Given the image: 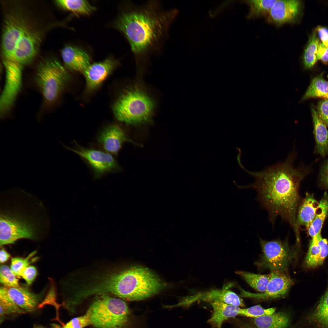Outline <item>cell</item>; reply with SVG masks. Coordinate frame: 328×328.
Segmentation results:
<instances>
[{
    "label": "cell",
    "instance_id": "obj_1",
    "mask_svg": "<svg viewBox=\"0 0 328 328\" xmlns=\"http://www.w3.org/2000/svg\"><path fill=\"white\" fill-rule=\"evenodd\" d=\"M128 5L117 19L115 26L128 42L137 73L142 75L150 56L161 50L178 12L175 9H165L157 1Z\"/></svg>",
    "mask_w": 328,
    "mask_h": 328
},
{
    "label": "cell",
    "instance_id": "obj_2",
    "mask_svg": "<svg viewBox=\"0 0 328 328\" xmlns=\"http://www.w3.org/2000/svg\"><path fill=\"white\" fill-rule=\"evenodd\" d=\"M296 155L293 150L285 161L259 172L250 171L240 166L252 176L254 181L245 188L254 189L258 199L267 211L270 221L273 224L280 217L292 227L296 235L299 228L297 216L299 200L300 183L307 172L302 167H294L293 163Z\"/></svg>",
    "mask_w": 328,
    "mask_h": 328
},
{
    "label": "cell",
    "instance_id": "obj_3",
    "mask_svg": "<svg viewBox=\"0 0 328 328\" xmlns=\"http://www.w3.org/2000/svg\"><path fill=\"white\" fill-rule=\"evenodd\" d=\"M50 224L45 207L33 195L18 188L1 193V246L22 239H39L49 232Z\"/></svg>",
    "mask_w": 328,
    "mask_h": 328
},
{
    "label": "cell",
    "instance_id": "obj_4",
    "mask_svg": "<svg viewBox=\"0 0 328 328\" xmlns=\"http://www.w3.org/2000/svg\"><path fill=\"white\" fill-rule=\"evenodd\" d=\"M166 284L149 269L139 265L113 269L96 276L93 289L96 294H111L123 300H144L160 292Z\"/></svg>",
    "mask_w": 328,
    "mask_h": 328
},
{
    "label": "cell",
    "instance_id": "obj_5",
    "mask_svg": "<svg viewBox=\"0 0 328 328\" xmlns=\"http://www.w3.org/2000/svg\"><path fill=\"white\" fill-rule=\"evenodd\" d=\"M141 79L124 90L114 104V116L120 121L132 125L152 122L156 102Z\"/></svg>",
    "mask_w": 328,
    "mask_h": 328
},
{
    "label": "cell",
    "instance_id": "obj_6",
    "mask_svg": "<svg viewBox=\"0 0 328 328\" xmlns=\"http://www.w3.org/2000/svg\"><path fill=\"white\" fill-rule=\"evenodd\" d=\"M88 310L94 328H132L135 316L123 299L107 294H97Z\"/></svg>",
    "mask_w": 328,
    "mask_h": 328
},
{
    "label": "cell",
    "instance_id": "obj_7",
    "mask_svg": "<svg viewBox=\"0 0 328 328\" xmlns=\"http://www.w3.org/2000/svg\"><path fill=\"white\" fill-rule=\"evenodd\" d=\"M70 78L65 68L56 59L43 61L38 66L34 76L45 102L50 104L57 101Z\"/></svg>",
    "mask_w": 328,
    "mask_h": 328
},
{
    "label": "cell",
    "instance_id": "obj_8",
    "mask_svg": "<svg viewBox=\"0 0 328 328\" xmlns=\"http://www.w3.org/2000/svg\"><path fill=\"white\" fill-rule=\"evenodd\" d=\"M260 243L262 253L257 265L271 271L287 272L296 254L295 250L289 246L287 240L268 241L260 238Z\"/></svg>",
    "mask_w": 328,
    "mask_h": 328
},
{
    "label": "cell",
    "instance_id": "obj_9",
    "mask_svg": "<svg viewBox=\"0 0 328 328\" xmlns=\"http://www.w3.org/2000/svg\"><path fill=\"white\" fill-rule=\"evenodd\" d=\"M29 27L27 20L20 12L7 14L4 20L2 39L3 60H12L17 44Z\"/></svg>",
    "mask_w": 328,
    "mask_h": 328
},
{
    "label": "cell",
    "instance_id": "obj_10",
    "mask_svg": "<svg viewBox=\"0 0 328 328\" xmlns=\"http://www.w3.org/2000/svg\"><path fill=\"white\" fill-rule=\"evenodd\" d=\"M5 80L0 101L1 117H4L12 109L20 90L22 81V66L14 61L3 60Z\"/></svg>",
    "mask_w": 328,
    "mask_h": 328
},
{
    "label": "cell",
    "instance_id": "obj_11",
    "mask_svg": "<svg viewBox=\"0 0 328 328\" xmlns=\"http://www.w3.org/2000/svg\"><path fill=\"white\" fill-rule=\"evenodd\" d=\"M62 144L65 148L75 152L85 160L93 170L95 178L120 170L116 160L112 154L107 152L84 148L77 144V148H72Z\"/></svg>",
    "mask_w": 328,
    "mask_h": 328
},
{
    "label": "cell",
    "instance_id": "obj_12",
    "mask_svg": "<svg viewBox=\"0 0 328 328\" xmlns=\"http://www.w3.org/2000/svg\"><path fill=\"white\" fill-rule=\"evenodd\" d=\"M270 275V278L265 292L254 293L239 287L240 296L244 297L263 299H277L284 296L293 284L292 280L285 272L272 271Z\"/></svg>",
    "mask_w": 328,
    "mask_h": 328
},
{
    "label": "cell",
    "instance_id": "obj_13",
    "mask_svg": "<svg viewBox=\"0 0 328 328\" xmlns=\"http://www.w3.org/2000/svg\"><path fill=\"white\" fill-rule=\"evenodd\" d=\"M204 301L210 303L219 301L238 306H244L243 300L235 293L226 289H212L200 292L191 295L182 297L177 304L166 306L167 308L179 306L187 307L197 301Z\"/></svg>",
    "mask_w": 328,
    "mask_h": 328
},
{
    "label": "cell",
    "instance_id": "obj_14",
    "mask_svg": "<svg viewBox=\"0 0 328 328\" xmlns=\"http://www.w3.org/2000/svg\"><path fill=\"white\" fill-rule=\"evenodd\" d=\"M302 9L299 0H276L266 17L267 21L277 26L295 23L299 19Z\"/></svg>",
    "mask_w": 328,
    "mask_h": 328
},
{
    "label": "cell",
    "instance_id": "obj_15",
    "mask_svg": "<svg viewBox=\"0 0 328 328\" xmlns=\"http://www.w3.org/2000/svg\"><path fill=\"white\" fill-rule=\"evenodd\" d=\"M41 40V33L29 27L19 40L12 61L22 66L29 63L36 54Z\"/></svg>",
    "mask_w": 328,
    "mask_h": 328
},
{
    "label": "cell",
    "instance_id": "obj_16",
    "mask_svg": "<svg viewBox=\"0 0 328 328\" xmlns=\"http://www.w3.org/2000/svg\"><path fill=\"white\" fill-rule=\"evenodd\" d=\"M97 140L105 152L113 155L118 153L125 142L138 144L130 139L123 129L116 125L105 128L98 135Z\"/></svg>",
    "mask_w": 328,
    "mask_h": 328
},
{
    "label": "cell",
    "instance_id": "obj_17",
    "mask_svg": "<svg viewBox=\"0 0 328 328\" xmlns=\"http://www.w3.org/2000/svg\"><path fill=\"white\" fill-rule=\"evenodd\" d=\"M118 63L114 60L108 58L101 62L90 64L82 73L85 78L88 90H92L98 87Z\"/></svg>",
    "mask_w": 328,
    "mask_h": 328
},
{
    "label": "cell",
    "instance_id": "obj_18",
    "mask_svg": "<svg viewBox=\"0 0 328 328\" xmlns=\"http://www.w3.org/2000/svg\"><path fill=\"white\" fill-rule=\"evenodd\" d=\"M6 289L11 299L26 312L34 311L41 301L42 294H35L27 288L6 287Z\"/></svg>",
    "mask_w": 328,
    "mask_h": 328
},
{
    "label": "cell",
    "instance_id": "obj_19",
    "mask_svg": "<svg viewBox=\"0 0 328 328\" xmlns=\"http://www.w3.org/2000/svg\"><path fill=\"white\" fill-rule=\"evenodd\" d=\"M61 56L65 66L71 70L83 73L90 64L89 55L76 46H65L62 50Z\"/></svg>",
    "mask_w": 328,
    "mask_h": 328
},
{
    "label": "cell",
    "instance_id": "obj_20",
    "mask_svg": "<svg viewBox=\"0 0 328 328\" xmlns=\"http://www.w3.org/2000/svg\"><path fill=\"white\" fill-rule=\"evenodd\" d=\"M328 255V242L321 235L312 238L306 259L307 267L314 268L321 265Z\"/></svg>",
    "mask_w": 328,
    "mask_h": 328
},
{
    "label": "cell",
    "instance_id": "obj_21",
    "mask_svg": "<svg viewBox=\"0 0 328 328\" xmlns=\"http://www.w3.org/2000/svg\"><path fill=\"white\" fill-rule=\"evenodd\" d=\"M213 312L208 322L214 328H221L224 321L229 318L240 315L241 308L239 306L215 301L210 303Z\"/></svg>",
    "mask_w": 328,
    "mask_h": 328
},
{
    "label": "cell",
    "instance_id": "obj_22",
    "mask_svg": "<svg viewBox=\"0 0 328 328\" xmlns=\"http://www.w3.org/2000/svg\"><path fill=\"white\" fill-rule=\"evenodd\" d=\"M307 321L310 328H328V288L316 306L309 312Z\"/></svg>",
    "mask_w": 328,
    "mask_h": 328
},
{
    "label": "cell",
    "instance_id": "obj_23",
    "mask_svg": "<svg viewBox=\"0 0 328 328\" xmlns=\"http://www.w3.org/2000/svg\"><path fill=\"white\" fill-rule=\"evenodd\" d=\"M319 204L313 195L306 193L298 209L297 223L299 228L302 226L308 229L314 218Z\"/></svg>",
    "mask_w": 328,
    "mask_h": 328
},
{
    "label": "cell",
    "instance_id": "obj_24",
    "mask_svg": "<svg viewBox=\"0 0 328 328\" xmlns=\"http://www.w3.org/2000/svg\"><path fill=\"white\" fill-rule=\"evenodd\" d=\"M312 114L316 151L321 155L324 157L328 154V131L326 125L319 118L314 108H312Z\"/></svg>",
    "mask_w": 328,
    "mask_h": 328
},
{
    "label": "cell",
    "instance_id": "obj_25",
    "mask_svg": "<svg viewBox=\"0 0 328 328\" xmlns=\"http://www.w3.org/2000/svg\"><path fill=\"white\" fill-rule=\"evenodd\" d=\"M290 321L289 314L284 311L254 318V323L258 328H288Z\"/></svg>",
    "mask_w": 328,
    "mask_h": 328
},
{
    "label": "cell",
    "instance_id": "obj_26",
    "mask_svg": "<svg viewBox=\"0 0 328 328\" xmlns=\"http://www.w3.org/2000/svg\"><path fill=\"white\" fill-rule=\"evenodd\" d=\"M26 313L10 298L7 292L6 287H1L0 289L1 323L6 316H15Z\"/></svg>",
    "mask_w": 328,
    "mask_h": 328
},
{
    "label": "cell",
    "instance_id": "obj_27",
    "mask_svg": "<svg viewBox=\"0 0 328 328\" xmlns=\"http://www.w3.org/2000/svg\"><path fill=\"white\" fill-rule=\"evenodd\" d=\"M328 214V196L326 193L319 202L313 220L308 230L309 235L313 238L321 233V229Z\"/></svg>",
    "mask_w": 328,
    "mask_h": 328
},
{
    "label": "cell",
    "instance_id": "obj_28",
    "mask_svg": "<svg viewBox=\"0 0 328 328\" xmlns=\"http://www.w3.org/2000/svg\"><path fill=\"white\" fill-rule=\"evenodd\" d=\"M319 43L316 30L315 29L309 37L302 56L303 63L305 68H311L318 60L317 55Z\"/></svg>",
    "mask_w": 328,
    "mask_h": 328
},
{
    "label": "cell",
    "instance_id": "obj_29",
    "mask_svg": "<svg viewBox=\"0 0 328 328\" xmlns=\"http://www.w3.org/2000/svg\"><path fill=\"white\" fill-rule=\"evenodd\" d=\"M56 2L63 9L80 15H89L96 10V8L86 0H60Z\"/></svg>",
    "mask_w": 328,
    "mask_h": 328
},
{
    "label": "cell",
    "instance_id": "obj_30",
    "mask_svg": "<svg viewBox=\"0 0 328 328\" xmlns=\"http://www.w3.org/2000/svg\"><path fill=\"white\" fill-rule=\"evenodd\" d=\"M276 0H250L245 1L248 5L249 11L247 17L252 19L267 17Z\"/></svg>",
    "mask_w": 328,
    "mask_h": 328
},
{
    "label": "cell",
    "instance_id": "obj_31",
    "mask_svg": "<svg viewBox=\"0 0 328 328\" xmlns=\"http://www.w3.org/2000/svg\"><path fill=\"white\" fill-rule=\"evenodd\" d=\"M235 273L257 291L263 292L266 290L270 277V274H257L244 271H236Z\"/></svg>",
    "mask_w": 328,
    "mask_h": 328
},
{
    "label": "cell",
    "instance_id": "obj_32",
    "mask_svg": "<svg viewBox=\"0 0 328 328\" xmlns=\"http://www.w3.org/2000/svg\"><path fill=\"white\" fill-rule=\"evenodd\" d=\"M328 94V82L322 75L315 77L303 96L302 100L311 97L324 98Z\"/></svg>",
    "mask_w": 328,
    "mask_h": 328
},
{
    "label": "cell",
    "instance_id": "obj_33",
    "mask_svg": "<svg viewBox=\"0 0 328 328\" xmlns=\"http://www.w3.org/2000/svg\"><path fill=\"white\" fill-rule=\"evenodd\" d=\"M36 253V251H34L26 258L15 257L12 259L10 268L17 277H21L22 272L32 262L31 259Z\"/></svg>",
    "mask_w": 328,
    "mask_h": 328
},
{
    "label": "cell",
    "instance_id": "obj_34",
    "mask_svg": "<svg viewBox=\"0 0 328 328\" xmlns=\"http://www.w3.org/2000/svg\"><path fill=\"white\" fill-rule=\"evenodd\" d=\"M51 325L53 328H84L91 325L90 314L87 310L84 315L74 318L61 326L56 324Z\"/></svg>",
    "mask_w": 328,
    "mask_h": 328
},
{
    "label": "cell",
    "instance_id": "obj_35",
    "mask_svg": "<svg viewBox=\"0 0 328 328\" xmlns=\"http://www.w3.org/2000/svg\"><path fill=\"white\" fill-rule=\"evenodd\" d=\"M0 274V281L2 284L8 287L19 286L17 276L8 266L6 265H1Z\"/></svg>",
    "mask_w": 328,
    "mask_h": 328
},
{
    "label": "cell",
    "instance_id": "obj_36",
    "mask_svg": "<svg viewBox=\"0 0 328 328\" xmlns=\"http://www.w3.org/2000/svg\"><path fill=\"white\" fill-rule=\"evenodd\" d=\"M275 309H265L260 305H255L247 308H241L240 315L250 317L257 318L270 315L275 312Z\"/></svg>",
    "mask_w": 328,
    "mask_h": 328
},
{
    "label": "cell",
    "instance_id": "obj_37",
    "mask_svg": "<svg viewBox=\"0 0 328 328\" xmlns=\"http://www.w3.org/2000/svg\"><path fill=\"white\" fill-rule=\"evenodd\" d=\"M317 112L320 119L328 126V99L320 101L317 105Z\"/></svg>",
    "mask_w": 328,
    "mask_h": 328
},
{
    "label": "cell",
    "instance_id": "obj_38",
    "mask_svg": "<svg viewBox=\"0 0 328 328\" xmlns=\"http://www.w3.org/2000/svg\"><path fill=\"white\" fill-rule=\"evenodd\" d=\"M36 268L32 265H29L22 272L21 277L25 280L27 284L30 285L33 282L37 275Z\"/></svg>",
    "mask_w": 328,
    "mask_h": 328
},
{
    "label": "cell",
    "instance_id": "obj_39",
    "mask_svg": "<svg viewBox=\"0 0 328 328\" xmlns=\"http://www.w3.org/2000/svg\"><path fill=\"white\" fill-rule=\"evenodd\" d=\"M322 43L326 47H328V29L321 26H318L316 29Z\"/></svg>",
    "mask_w": 328,
    "mask_h": 328
},
{
    "label": "cell",
    "instance_id": "obj_40",
    "mask_svg": "<svg viewBox=\"0 0 328 328\" xmlns=\"http://www.w3.org/2000/svg\"><path fill=\"white\" fill-rule=\"evenodd\" d=\"M320 176L321 181L328 187V159L326 161L321 168Z\"/></svg>",
    "mask_w": 328,
    "mask_h": 328
},
{
    "label": "cell",
    "instance_id": "obj_41",
    "mask_svg": "<svg viewBox=\"0 0 328 328\" xmlns=\"http://www.w3.org/2000/svg\"><path fill=\"white\" fill-rule=\"evenodd\" d=\"M10 254L4 248H2L0 251V261L3 263L8 260L10 258Z\"/></svg>",
    "mask_w": 328,
    "mask_h": 328
},
{
    "label": "cell",
    "instance_id": "obj_42",
    "mask_svg": "<svg viewBox=\"0 0 328 328\" xmlns=\"http://www.w3.org/2000/svg\"><path fill=\"white\" fill-rule=\"evenodd\" d=\"M327 48L322 43H319L317 55L318 60L320 59L322 56L325 53Z\"/></svg>",
    "mask_w": 328,
    "mask_h": 328
},
{
    "label": "cell",
    "instance_id": "obj_43",
    "mask_svg": "<svg viewBox=\"0 0 328 328\" xmlns=\"http://www.w3.org/2000/svg\"><path fill=\"white\" fill-rule=\"evenodd\" d=\"M320 60L323 63L325 64L328 63V47L327 48L325 53L322 56Z\"/></svg>",
    "mask_w": 328,
    "mask_h": 328
},
{
    "label": "cell",
    "instance_id": "obj_44",
    "mask_svg": "<svg viewBox=\"0 0 328 328\" xmlns=\"http://www.w3.org/2000/svg\"><path fill=\"white\" fill-rule=\"evenodd\" d=\"M243 328H255L252 327H250V326H245L244 327H243Z\"/></svg>",
    "mask_w": 328,
    "mask_h": 328
},
{
    "label": "cell",
    "instance_id": "obj_45",
    "mask_svg": "<svg viewBox=\"0 0 328 328\" xmlns=\"http://www.w3.org/2000/svg\"><path fill=\"white\" fill-rule=\"evenodd\" d=\"M34 328H44L43 327H42L41 326H37L36 327H35Z\"/></svg>",
    "mask_w": 328,
    "mask_h": 328
},
{
    "label": "cell",
    "instance_id": "obj_46",
    "mask_svg": "<svg viewBox=\"0 0 328 328\" xmlns=\"http://www.w3.org/2000/svg\"><path fill=\"white\" fill-rule=\"evenodd\" d=\"M324 98H325L328 99V94L326 95L325 96Z\"/></svg>",
    "mask_w": 328,
    "mask_h": 328
},
{
    "label": "cell",
    "instance_id": "obj_47",
    "mask_svg": "<svg viewBox=\"0 0 328 328\" xmlns=\"http://www.w3.org/2000/svg\"></svg>",
    "mask_w": 328,
    "mask_h": 328
}]
</instances>
